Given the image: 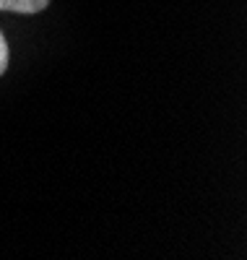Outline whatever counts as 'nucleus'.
I'll list each match as a JSON object with an SVG mask.
<instances>
[{"label":"nucleus","mask_w":247,"mask_h":260,"mask_svg":"<svg viewBox=\"0 0 247 260\" xmlns=\"http://www.w3.org/2000/svg\"><path fill=\"white\" fill-rule=\"evenodd\" d=\"M50 6V0H0V11L11 13H39Z\"/></svg>","instance_id":"nucleus-1"},{"label":"nucleus","mask_w":247,"mask_h":260,"mask_svg":"<svg viewBox=\"0 0 247 260\" xmlns=\"http://www.w3.org/2000/svg\"><path fill=\"white\" fill-rule=\"evenodd\" d=\"M6 68H8V42H6L3 31H0V76L6 73Z\"/></svg>","instance_id":"nucleus-2"}]
</instances>
